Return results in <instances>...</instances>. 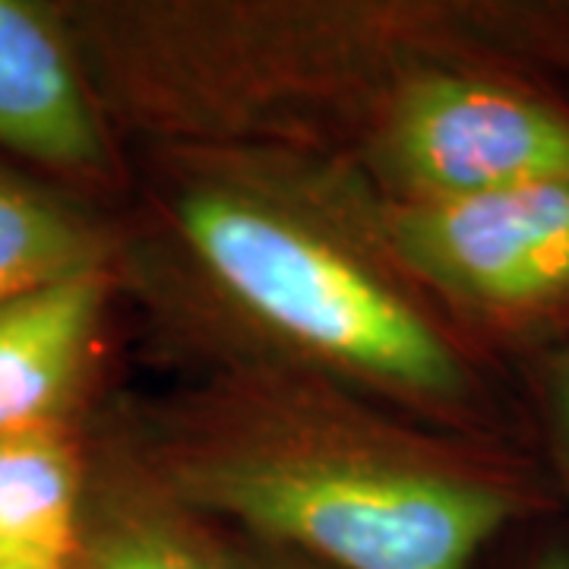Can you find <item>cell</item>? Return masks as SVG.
Here are the masks:
<instances>
[{"instance_id": "7", "label": "cell", "mask_w": 569, "mask_h": 569, "mask_svg": "<svg viewBox=\"0 0 569 569\" xmlns=\"http://www.w3.org/2000/svg\"><path fill=\"white\" fill-rule=\"evenodd\" d=\"M86 475L63 427L0 437V569H73Z\"/></svg>"}, {"instance_id": "9", "label": "cell", "mask_w": 569, "mask_h": 569, "mask_svg": "<svg viewBox=\"0 0 569 569\" xmlns=\"http://www.w3.org/2000/svg\"><path fill=\"white\" fill-rule=\"evenodd\" d=\"M73 569H219L197 545L137 507L102 503L86 497L80 550Z\"/></svg>"}, {"instance_id": "8", "label": "cell", "mask_w": 569, "mask_h": 569, "mask_svg": "<svg viewBox=\"0 0 569 569\" xmlns=\"http://www.w3.org/2000/svg\"><path fill=\"white\" fill-rule=\"evenodd\" d=\"M99 269L92 228L67 206L0 174V295Z\"/></svg>"}, {"instance_id": "6", "label": "cell", "mask_w": 569, "mask_h": 569, "mask_svg": "<svg viewBox=\"0 0 569 569\" xmlns=\"http://www.w3.org/2000/svg\"><path fill=\"white\" fill-rule=\"evenodd\" d=\"M102 266L0 301V437L61 427L102 320Z\"/></svg>"}, {"instance_id": "3", "label": "cell", "mask_w": 569, "mask_h": 569, "mask_svg": "<svg viewBox=\"0 0 569 569\" xmlns=\"http://www.w3.org/2000/svg\"><path fill=\"white\" fill-rule=\"evenodd\" d=\"M387 234L408 269L481 313L535 320L569 305V181L406 200Z\"/></svg>"}, {"instance_id": "5", "label": "cell", "mask_w": 569, "mask_h": 569, "mask_svg": "<svg viewBox=\"0 0 569 569\" xmlns=\"http://www.w3.org/2000/svg\"><path fill=\"white\" fill-rule=\"evenodd\" d=\"M0 146L61 171L99 174L104 133L73 44L44 7L0 0Z\"/></svg>"}, {"instance_id": "1", "label": "cell", "mask_w": 569, "mask_h": 569, "mask_svg": "<svg viewBox=\"0 0 569 569\" xmlns=\"http://www.w3.org/2000/svg\"><path fill=\"white\" fill-rule=\"evenodd\" d=\"M178 485L183 500L339 569H468L522 509V493L488 475L342 449L212 456Z\"/></svg>"}, {"instance_id": "4", "label": "cell", "mask_w": 569, "mask_h": 569, "mask_svg": "<svg viewBox=\"0 0 569 569\" xmlns=\"http://www.w3.org/2000/svg\"><path fill=\"white\" fill-rule=\"evenodd\" d=\"M387 162L408 200L569 181V111L512 82L437 73L396 104Z\"/></svg>"}, {"instance_id": "2", "label": "cell", "mask_w": 569, "mask_h": 569, "mask_svg": "<svg viewBox=\"0 0 569 569\" xmlns=\"http://www.w3.org/2000/svg\"><path fill=\"white\" fill-rule=\"evenodd\" d=\"M178 224L206 272L276 336L383 387L440 399L466 389V365L447 339L301 222L247 197L197 190L178 206Z\"/></svg>"}, {"instance_id": "12", "label": "cell", "mask_w": 569, "mask_h": 569, "mask_svg": "<svg viewBox=\"0 0 569 569\" xmlns=\"http://www.w3.org/2000/svg\"><path fill=\"white\" fill-rule=\"evenodd\" d=\"M3 298H10V295H0V301H3Z\"/></svg>"}, {"instance_id": "13", "label": "cell", "mask_w": 569, "mask_h": 569, "mask_svg": "<svg viewBox=\"0 0 569 569\" xmlns=\"http://www.w3.org/2000/svg\"><path fill=\"white\" fill-rule=\"evenodd\" d=\"M238 569H253V567H238Z\"/></svg>"}, {"instance_id": "10", "label": "cell", "mask_w": 569, "mask_h": 569, "mask_svg": "<svg viewBox=\"0 0 569 569\" xmlns=\"http://www.w3.org/2000/svg\"><path fill=\"white\" fill-rule=\"evenodd\" d=\"M557 415H560V427H563V437H567V452H569V355L567 361L560 365V377H557Z\"/></svg>"}, {"instance_id": "11", "label": "cell", "mask_w": 569, "mask_h": 569, "mask_svg": "<svg viewBox=\"0 0 569 569\" xmlns=\"http://www.w3.org/2000/svg\"><path fill=\"white\" fill-rule=\"evenodd\" d=\"M535 569H569V550H550L538 560Z\"/></svg>"}]
</instances>
